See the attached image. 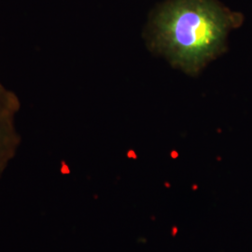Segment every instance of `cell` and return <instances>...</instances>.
I'll return each instance as SVG.
<instances>
[{"label":"cell","mask_w":252,"mask_h":252,"mask_svg":"<svg viewBox=\"0 0 252 252\" xmlns=\"http://www.w3.org/2000/svg\"><path fill=\"white\" fill-rule=\"evenodd\" d=\"M242 13L219 0H166L152 14L149 36L154 50L189 74L199 72L225 50Z\"/></svg>","instance_id":"cell-1"},{"label":"cell","mask_w":252,"mask_h":252,"mask_svg":"<svg viewBox=\"0 0 252 252\" xmlns=\"http://www.w3.org/2000/svg\"><path fill=\"white\" fill-rule=\"evenodd\" d=\"M20 109L18 95L0 79V180L14 159L21 144L17 127Z\"/></svg>","instance_id":"cell-2"}]
</instances>
